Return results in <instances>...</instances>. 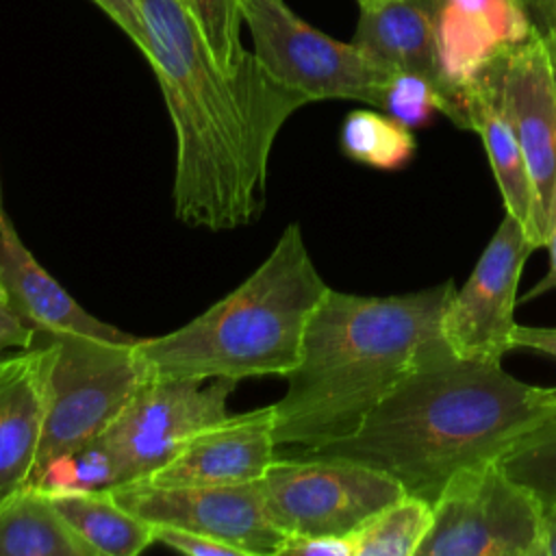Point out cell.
Masks as SVG:
<instances>
[{
  "mask_svg": "<svg viewBox=\"0 0 556 556\" xmlns=\"http://www.w3.org/2000/svg\"><path fill=\"white\" fill-rule=\"evenodd\" d=\"M137 2L139 50L159 80L176 137V217L213 232L252 224L265 206L274 141L308 102L269 76H228L182 0Z\"/></svg>",
  "mask_w": 556,
  "mask_h": 556,
  "instance_id": "obj_1",
  "label": "cell"
},
{
  "mask_svg": "<svg viewBox=\"0 0 556 556\" xmlns=\"http://www.w3.org/2000/svg\"><path fill=\"white\" fill-rule=\"evenodd\" d=\"M552 413L556 387L521 382L502 363L465 358L439 332L350 437L300 452L367 465L434 504L452 476L497 460Z\"/></svg>",
  "mask_w": 556,
  "mask_h": 556,
  "instance_id": "obj_2",
  "label": "cell"
},
{
  "mask_svg": "<svg viewBox=\"0 0 556 556\" xmlns=\"http://www.w3.org/2000/svg\"><path fill=\"white\" fill-rule=\"evenodd\" d=\"M454 280L404 293L328 289L304 330L300 358L274 402L276 445L317 450L350 437L441 332Z\"/></svg>",
  "mask_w": 556,
  "mask_h": 556,
  "instance_id": "obj_3",
  "label": "cell"
},
{
  "mask_svg": "<svg viewBox=\"0 0 556 556\" xmlns=\"http://www.w3.org/2000/svg\"><path fill=\"white\" fill-rule=\"evenodd\" d=\"M302 228L289 224L265 261L189 324L135 341L148 378L243 380L287 376L311 315L328 293Z\"/></svg>",
  "mask_w": 556,
  "mask_h": 556,
  "instance_id": "obj_4",
  "label": "cell"
},
{
  "mask_svg": "<svg viewBox=\"0 0 556 556\" xmlns=\"http://www.w3.org/2000/svg\"><path fill=\"white\" fill-rule=\"evenodd\" d=\"M254 56L280 87L315 100H358L380 109L395 72L352 41H339L304 22L285 0H241Z\"/></svg>",
  "mask_w": 556,
  "mask_h": 556,
  "instance_id": "obj_5",
  "label": "cell"
},
{
  "mask_svg": "<svg viewBox=\"0 0 556 556\" xmlns=\"http://www.w3.org/2000/svg\"><path fill=\"white\" fill-rule=\"evenodd\" d=\"M37 339L48 341L52 350L39 467L100 437L148 376L135 356L137 339L111 341L83 334Z\"/></svg>",
  "mask_w": 556,
  "mask_h": 556,
  "instance_id": "obj_6",
  "label": "cell"
},
{
  "mask_svg": "<svg viewBox=\"0 0 556 556\" xmlns=\"http://www.w3.org/2000/svg\"><path fill=\"white\" fill-rule=\"evenodd\" d=\"M417 556H545L543 506L497 460L452 476Z\"/></svg>",
  "mask_w": 556,
  "mask_h": 556,
  "instance_id": "obj_7",
  "label": "cell"
},
{
  "mask_svg": "<svg viewBox=\"0 0 556 556\" xmlns=\"http://www.w3.org/2000/svg\"><path fill=\"white\" fill-rule=\"evenodd\" d=\"M258 486L274 526L287 541L352 534L404 495L400 482L382 471L311 452L274 458Z\"/></svg>",
  "mask_w": 556,
  "mask_h": 556,
  "instance_id": "obj_8",
  "label": "cell"
},
{
  "mask_svg": "<svg viewBox=\"0 0 556 556\" xmlns=\"http://www.w3.org/2000/svg\"><path fill=\"white\" fill-rule=\"evenodd\" d=\"M148 378L100 434L119 469V484L163 467L198 430L226 417L235 380ZM115 486V489H117Z\"/></svg>",
  "mask_w": 556,
  "mask_h": 556,
  "instance_id": "obj_9",
  "label": "cell"
},
{
  "mask_svg": "<svg viewBox=\"0 0 556 556\" xmlns=\"http://www.w3.org/2000/svg\"><path fill=\"white\" fill-rule=\"evenodd\" d=\"M513 130L536 198L539 239L545 248L556 222V78L549 50L532 35L476 74Z\"/></svg>",
  "mask_w": 556,
  "mask_h": 556,
  "instance_id": "obj_10",
  "label": "cell"
},
{
  "mask_svg": "<svg viewBox=\"0 0 556 556\" xmlns=\"http://www.w3.org/2000/svg\"><path fill=\"white\" fill-rule=\"evenodd\" d=\"M534 250L521 222L504 213L467 282L454 289L443 311L441 334L456 354L502 363L513 350L517 285Z\"/></svg>",
  "mask_w": 556,
  "mask_h": 556,
  "instance_id": "obj_11",
  "label": "cell"
},
{
  "mask_svg": "<svg viewBox=\"0 0 556 556\" xmlns=\"http://www.w3.org/2000/svg\"><path fill=\"white\" fill-rule=\"evenodd\" d=\"M115 500L156 526L219 539L243 556L280 554L287 536L274 526L258 482L243 484H124Z\"/></svg>",
  "mask_w": 556,
  "mask_h": 556,
  "instance_id": "obj_12",
  "label": "cell"
},
{
  "mask_svg": "<svg viewBox=\"0 0 556 556\" xmlns=\"http://www.w3.org/2000/svg\"><path fill=\"white\" fill-rule=\"evenodd\" d=\"M274 406L226 415L198 430L150 476L130 484H243L258 482L276 458ZM124 486V484H122Z\"/></svg>",
  "mask_w": 556,
  "mask_h": 556,
  "instance_id": "obj_13",
  "label": "cell"
},
{
  "mask_svg": "<svg viewBox=\"0 0 556 556\" xmlns=\"http://www.w3.org/2000/svg\"><path fill=\"white\" fill-rule=\"evenodd\" d=\"M358 7L352 43L391 72L430 80L443 100V115L469 130L463 89L450 83L441 65L434 0H365Z\"/></svg>",
  "mask_w": 556,
  "mask_h": 556,
  "instance_id": "obj_14",
  "label": "cell"
},
{
  "mask_svg": "<svg viewBox=\"0 0 556 556\" xmlns=\"http://www.w3.org/2000/svg\"><path fill=\"white\" fill-rule=\"evenodd\" d=\"M0 287L9 304L37 337L83 334L111 341L137 339L85 311L26 248L4 208L0 211Z\"/></svg>",
  "mask_w": 556,
  "mask_h": 556,
  "instance_id": "obj_15",
  "label": "cell"
},
{
  "mask_svg": "<svg viewBox=\"0 0 556 556\" xmlns=\"http://www.w3.org/2000/svg\"><path fill=\"white\" fill-rule=\"evenodd\" d=\"M50 361L52 350L43 339L0 358V497L28 484L37 469Z\"/></svg>",
  "mask_w": 556,
  "mask_h": 556,
  "instance_id": "obj_16",
  "label": "cell"
},
{
  "mask_svg": "<svg viewBox=\"0 0 556 556\" xmlns=\"http://www.w3.org/2000/svg\"><path fill=\"white\" fill-rule=\"evenodd\" d=\"M445 76L460 87L534 35L521 0H434Z\"/></svg>",
  "mask_w": 556,
  "mask_h": 556,
  "instance_id": "obj_17",
  "label": "cell"
},
{
  "mask_svg": "<svg viewBox=\"0 0 556 556\" xmlns=\"http://www.w3.org/2000/svg\"><path fill=\"white\" fill-rule=\"evenodd\" d=\"M463 100L467 113V128L473 130L484 146L506 213L521 222L534 248L541 250L534 185L526 156L513 130L495 106L491 91L478 76L463 85Z\"/></svg>",
  "mask_w": 556,
  "mask_h": 556,
  "instance_id": "obj_18",
  "label": "cell"
},
{
  "mask_svg": "<svg viewBox=\"0 0 556 556\" xmlns=\"http://www.w3.org/2000/svg\"><path fill=\"white\" fill-rule=\"evenodd\" d=\"M0 556H96L52 497L33 484L0 497Z\"/></svg>",
  "mask_w": 556,
  "mask_h": 556,
  "instance_id": "obj_19",
  "label": "cell"
},
{
  "mask_svg": "<svg viewBox=\"0 0 556 556\" xmlns=\"http://www.w3.org/2000/svg\"><path fill=\"white\" fill-rule=\"evenodd\" d=\"M70 528L96 556H137L156 543L152 523L122 506L111 491L50 495Z\"/></svg>",
  "mask_w": 556,
  "mask_h": 556,
  "instance_id": "obj_20",
  "label": "cell"
},
{
  "mask_svg": "<svg viewBox=\"0 0 556 556\" xmlns=\"http://www.w3.org/2000/svg\"><path fill=\"white\" fill-rule=\"evenodd\" d=\"M339 148L354 163L393 172L410 163L417 141L413 128L393 119L384 111L354 109L341 124Z\"/></svg>",
  "mask_w": 556,
  "mask_h": 556,
  "instance_id": "obj_21",
  "label": "cell"
},
{
  "mask_svg": "<svg viewBox=\"0 0 556 556\" xmlns=\"http://www.w3.org/2000/svg\"><path fill=\"white\" fill-rule=\"evenodd\" d=\"M432 519L428 500L404 493L350 534L354 556H417Z\"/></svg>",
  "mask_w": 556,
  "mask_h": 556,
  "instance_id": "obj_22",
  "label": "cell"
},
{
  "mask_svg": "<svg viewBox=\"0 0 556 556\" xmlns=\"http://www.w3.org/2000/svg\"><path fill=\"white\" fill-rule=\"evenodd\" d=\"M48 495L109 491L119 484V469L100 437L41 463L28 482Z\"/></svg>",
  "mask_w": 556,
  "mask_h": 556,
  "instance_id": "obj_23",
  "label": "cell"
},
{
  "mask_svg": "<svg viewBox=\"0 0 556 556\" xmlns=\"http://www.w3.org/2000/svg\"><path fill=\"white\" fill-rule=\"evenodd\" d=\"M497 463L513 480L523 484L543 508L556 506V413L510 443Z\"/></svg>",
  "mask_w": 556,
  "mask_h": 556,
  "instance_id": "obj_24",
  "label": "cell"
},
{
  "mask_svg": "<svg viewBox=\"0 0 556 556\" xmlns=\"http://www.w3.org/2000/svg\"><path fill=\"white\" fill-rule=\"evenodd\" d=\"M198 22L217 63L228 76L261 78L267 76L254 52L241 43L243 11L241 0H182Z\"/></svg>",
  "mask_w": 556,
  "mask_h": 556,
  "instance_id": "obj_25",
  "label": "cell"
},
{
  "mask_svg": "<svg viewBox=\"0 0 556 556\" xmlns=\"http://www.w3.org/2000/svg\"><path fill=\"white\" fill-rule=\"evenodd\" d=\"M380 111L408 128H419L434 113H443V100L430 80L417 74L395 72L384 87Z\"/></svg>",
  "mask_w": 556,
  "mask_h": 556,
  "instance_id": "obj_26",
  "label": "cell"
},
{
  "mask_svg": "<svg viewBox=\"0 0 556 556\" xmlns=\"http://www.w3.org/2000/svg\"><path fill=\"white\" fill-rule=\"evenodd\" d=\"M154 530H156V543L189 556H243L237 547L200 532L172 528V526H156Z\"/></svg>",
  "mask_w": 556,
  "mask_h": 556,
  "instance_id": "obj_27",
  "label": "cell"
},
{
  "mask_svg": "<svg viewBox=\"0 0 556 556\" xmlns=\"http://www.w3.org/2000/svg\"><path fill=\"white\" fill-rule=\"evenodd\" d=\"M37 341V332L15 313L0 287V350H28Z\"/></svg>",
  "mask_w": 556,
  "mask_h": 556,
  "instance_id": "obj_28",
  "label": "cell"
},
{
  "mask_svg": "<svg viewBox=\"0 0 556 556\" xmlns=\"http://www.w3.org/2000/svg\"><path fill=\"white\" fill-rule=\"evenodd\" d=\"M280 554H300V556H354L352 539L345 536H306L291 539L285 543Z\"/></svg>",
  "mask_w": 556,
  "mask_h": 556,
  "instance_id": "obj_29",
  "label": "cell"
},
{
  "mask_svg": "<svg viewBox=\"0 0 556 556\" xmlns=\"http://www.w3.org/2000/svg\"><path fill=\"white\" fill-rule=\"evenodd\" d=\"M98 9H102L128 37L141 48L143 43V24L137 0H91Z\"/></svg>",
  "mask_w": 556,
  "mask_h": 556,
  "instance_id": "obj_30",
  "label": "cell"
},
{
  "mask_svg": "<svg viewBox=\"0 0 556 556\" xmlns=\"http://www.w3.org/2000/svg\"><path fill=\"white\" fill-rule=\"evenodd\" d=\"M513 350H534L556 358V328H536L517 324L510 334Z\"/></svg>",
  "mask_w": 556,
  "mask_h": 556,
  "instance_id": "obj_31",
  "label": "cell"
},
{
  "mask_svg": "<svg viewBox=\"0 0 556 556\" xmlns=\"http://www.w3.org/2000/svg\"><path fill=\"white\" fill-rule=\"evenodd\" d=\"M528 22L536 35H547L556 26V0H521Z\"/></svg>",
  "mask_w": 556,
  "mask_h": 556,
  "instance_id": "obj_32",
  "label": "cell"
},
{
  "mask_svg": "<svg viewBox=\"0 0 556 556\" xmlns=\"http://www.w3.org/2000/svg\"><path fill=\"white\" fill-rule=\"evenodd\" d=\"M545 250H547V254H549V271H547V276H545L539 285H534V287L528 291V298H534V295L545 293V291H549V289L556 287V222H554V226H552V230H549V235H547Z\"/></svg>",
  "mask_w": 556,
  "mask_h": 556,
  "instance_id": "obj_33",
  "label": "cell"
},
{
  "mask_svg": "<svg viewBox=\"0 0 556 556\" xmlns=\"http://www.w3.org/2000/svg\"><path fill=\"white\" fill-rule=\"evenodd\" d=\"M545 528V556H556V506L543 508Z\"/></svg>",
  "mask_w": 556,
  "mask_h": 556,
  "instance_id": "obj_34",
  "label": "cell"
},
{
  "mask_svg": "<svg viewBox=\"0 0 556 556\" xmlns=\"http://www.w3.org/2000/svg\"><path fill=\"white\" fill-rule=\"evenodd\" d=\"M543 39H545L547 46H554V48H556V26H554L547 35H543Z\"/></svg>",
  "mask_w": 556,
  "mask_h": 556,
  "instance_id": "obj_35",
  "label": "cell"
},
{
  "mask_svg": "<svg viewBox=\"0 0 556 556\" xmlns=\"http://www.w3.org/2000/svg\"><path fill=\"white\" fill-rule=\"evenodd\" d=\"M545 41V39H543ZM547 46V43H545ZM547 50H549V56H552V67H554V78H556V48L554 46H547Z\"/></svg>",
  "mask_w": 556,
  "mask_h": 556,
  "instance_id": "obj_36",
  "label": "cell"
},
{
  "mask_svg": "<svg viewBox=\"0 0 556 556\" xmlns=\"http://www.w3.org/2000/svg\"><path fill=\"white\" fill-rule=\"evenodd\" d=\"M0 358H2V350H0Z\"/></svg>",
  "mask_w": 556,
  "mask_h": 556,
  "instance_id": "obj_37",
  "label": "cell"
},
{
  "mask_svg": "<svg viewBox=\"0 0 556 556\" xmlns=\"http://www.w3.org/2000/svg\"><path fill=\"white\" fill-rule=\"evenodd\" d=\"M356 2H365V0H356Z\"/></svg>",
  "mask_w": 556,
  "mask_h": 556,
  "instance_id": "obj_38",
  "label": "cell"
},
{
  "mask_svg": "<svg viewBox=\"0 0 556 556\" xmlns=\"http://www.w3.org/2000/svg\"><path fill=\"white\" fill-rule=\"evenodd\" d=\"M0 211H2V206H0Z\"/></svg>",
  "mask_w": 556,
  "mask_h": 556,
  "instance_id": "obj_39",
  "label": "cell"
}]
</instances>
